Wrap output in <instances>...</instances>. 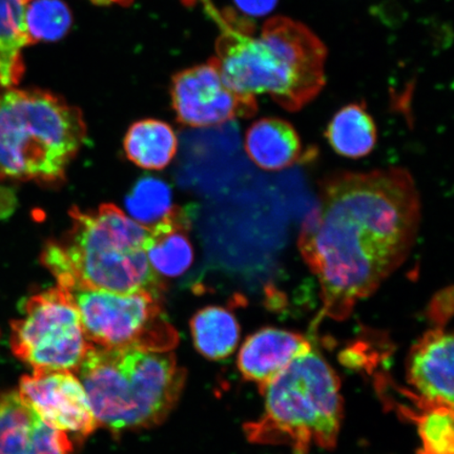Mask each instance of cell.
Here are the masks:
<instances>
[{"label": "cell", "instance_id": "7c38bea8", "mask_svg": "<svg viewBox=\"0 0 454 454\" xmlns=\"http://www.w3.org/2000/svg\"><path fill=\"white\" fill-rule=\"evenodd\" d=\"M60 430L45 424L17 391L0 395V454H72Z\"/></svg>", "mask_w": 454, "mask_h": 454}, {"label": "cell", "instance_id": "5b68a950", "mask_svg": "<svg viewBox=\"0 0 454 454\" xmlns=\"http://www.w3.org/2000/svg\"><path fill=\"white\" fill-rule=\"evenodd\" d=\"M88 137L83 114L41 90L0 94V177L59 185Z\"/></svg>", "mask_w": 454, "mask_h": 454}, {"label": "cell", "instance_id": "30bf717a", "mask_svg": "<svg viewBox=\"0 0 454 454\" xmlns=\"http://www.w3.org/2000/svg\"><path fill=\"white\" fill-rule=\"evenodd\" d=\"M19 395L45 424L79 439L92 434L98 423L83 386L69 371H33L22 377Z\"/></svg>", "mask_w": 454, "mask_h": 454}, {"label": "cell", "instance_id": "d4e9b609", "mask_svg": "<svg viewBox=\"0 0 454 454\" xmlns=\"http://www.w3.org/2000/svg\"><path fill=\"white\" fill-rule=\"evenodd\" d=\"M90 2L98 5H109L113 4L129 5L133 3V0H90Z\"/></svg>", "mask_w": 454, "mask_h": 454}, {"label": "cell", "instance_id": "4fadbf2b", "mask_svg": "<svg viewBox=\"0 0 454 454\" xmlns=\"http://www.w3.org/2000/svg\"><path fill=\"white\" fill-rule=\"evenodd\" d=\"M312 348L302 334L286 329L265 327L244 342L238 368L244 379L258 384L262 390L297 356Z\"/></svg>", "mask_w": 454, "mask_h": 454}, {"label": "cell", "instance_id": "9c48e42d", "mask_svg": "<svg viewBox=\"0 0 454 454\" xmlns=\"http://www.w3.org/2000/svg\"><path fill=\"white\" fill-rule=\"evenodd\" d=\"M170 95L178 121L187 127H218L258 110L255 98L226 84L213 59L175 75Z\"/></svg>", "mask_w": 454, "mask_h": 454}, {"label": "cell", "instance_id": "9a60e30c", "mask_svg": "<svg viewBox=\"0 0 454 454\" xmlns=\"http://www.w3.org/2000/svg\"><path fill=\"white\" fill-rule=\"evenodd\" d=\"M244 147L255 166L265 170H282L303 158L300 136L291 123L280 118H263L247 129Z\"/></svg>", "mask_w": 454, "mask_h": 454}, {"label": "cell", "instance_id": "2e32d148", "mask_svg": "<svg viewBox=\"0 0 454 454\" xmlns=\"http://www.w3.org/2000/svg\"><path fill=\"white\" fill-rule=\"evenodd\" d=\"M32 0H0V87L12 89L25 75L22 50L33 44L26 13Z\"/></svg>", "mask_w": 454, "mask_h": 454}, {"label": "cell", "instance_id": "7a4b0ae2", "mask_svg": "<svg viewBox=\"0 0 454 454\" xmlns=\"http://www.w3.org/2000/svg\"><path fill=\"white\" fill-rule=\"evenodd\" d=\"M224 26L212 59L237 93L269 95L296 112L325 88L327 49L309 27L281 16L266 21L258 36L247 22Z\"/></svg>", "mask_w": 454, "mask_h": 454}, {"label": "cell", "instance_id": "8fae6325", "mask_svg": "<svg viewBox=\"0 0 454 454\" xmlns=\"http://www.w3.org/2000/svg\"><path fill=\"white\" fill-rule=\"evenodd\" d=\"M407 379L421 396L423 411L453 408V337L444 328L426 333L412 346Z\"/></svg>", "mask_w": 454, "mask_h": 454}, {"label": "cell", "instance_id": "e0dca14e", "mask_svg": "<svg viewBox=\"0 0 454 454\" xmlns=\"http://www.w3.org/2000/svg\"><path fill=\"white\" fill-rule=\"evenodd\" d=\"M123 145L129 160L136 166L161 170L172 162L177 153L178 140L168 123L145 119L129 129Z\"/></svg>", "mask_w": 454, "mask_h": 454}, {"label": "cell", "instance_id": "277c9868", "mask_svg": "<svg viewBox=\"0 0 454 454\" xmlns=\"http://www.w3.org/2000/svg\"><path fill=\"white\" fill-rule=\"evenodd\" d=\"M77 372L98 426L116 434L163 422L185 385L170 351L93 346Z\"/></svg>", "mask_w": 454, "mask_h": 454}, {"label": "cell", "instance_id": "7402d4cb", "mask_svg": "<svg viewBox=\"0 0 454 454\" xmlns=\"http://www.w3.org/2000/svg\"><path fill=\"white\" fill-rule=\"evenodd\" d=\"M419 435L427 454H454L453 408L434 407L418 419Z\"/></svg>", "mask_w": 454, "mask_h": 454}, {"label": "cell", "instance_id": "d6986e66", "mask_svg": "<svg viewBox=\"0 0 454 454\" xmlns=\"http://www.w3.org/2000/svg\"><path fill=\"white\" fill-rule=\"evenodd\" d=\"M196 349L209 360H221L234 353L240 326L232 312L220 306L199 310L191 321Z\"/></svg>", "mask_w": 454, "mask_h": 454}, {"label": "cell", "instance_id": "484cf974", "mask_svg": "<svg viewBox=\"0 0 454 454\" xmlns=\"http://www.w3.org/2000/svg\"><path fill=\"white\" fill-rule=\"evenodd\" d=\"M419 454H427V453H425V452L421 451V452H419Z\"/></svg>", "mask_w": 454, "mask_h": 454}, {"label": "cell", "instance_id": "ba28073f", "mask_svg": "<svg viewBox=\"0 0 454 454\" xmlns=\"http://www.w3.org/2000/svg\"><path fill=\"white\" fill-rule=\"evenodd\" d=\"M11 323V348L33 371L77 372L93 348L69 294L59 286L26 300Z\"/></svg>", "mask_w": 454, "mask_h": 454}, {"label": "cell", "instance_id": "44dd1931", "mask_svg": "<svg viewBox=\"0 0 454 454\" xmlns=\"http://www.w3.org/2000/svg\"><path fill=\"white\" fill-rule=\"evenodd\" d=\"M71 25V11L62 0H35L28 4L26 27L33 44L59 41Z\"/></svg>", "mask_w": 454, "mask_h": 454}, {"label": "cell", "instance_id": "5bb4252c", "mask_svg": "<svg viewBox=\"0 0 454 454\" xmlns=\"http://www.w3.org/2000/svg\"><path fill=\"white\" fill-rule=\"evenodd\" d=\"M190 227V215L177 207L167 218L150 227L145 252L152 269L159 276L177 278L194 262Z\"/></svg>", "mask_w": 454, "mask_h": 454}, {"label": "cell", "instance_id": "3957f363", "mask_svg": "<svg viewBox=\"0 0 454 454\" xmlns=\"http://www.w3.org/2000/svg\"><path fill=\"white\" fill-rule=\"evenodd\" d=\"M72 226L60 241H50L42 262L59 282L113 293L149 292L161 297L166 289L152 269L145 247L149 229L114 204L95 211L73 207Z\"/></svg>", "mask_w": 454, "mask_h": 454}, {"label": "cell", "instance_id": "6da1fadb", "mask_svg": "<svg viewBox=\"0 0 454 454\" xmlns=\"http://www.w3.org/2000/svg\"><path fill=\"white\" fill-rule=\"evenodd\" d=\"M421 223V199L408 170L339 172L319 185L317 206L298 238L320 284L322 315L345 320L410 255Z\"/></svg>", "mask_w": 454, "mask_h": 454}, {"label": "cell", "instance_id": "ac0fdd59", "mask_svg": "<svg viewBox=\"0 0 454 454\" xmlns=\"http://www.w3.org/2000/svg\"><path fill=\"white\" fill-rule=\"evenodd\" d=\"M326 138L339 155L359 159L373 151L378 130L366 107L351 104L334 114L327 127Z\"/></svg>", "mask_w": 454, "mask_h": 454}, {"label": "cell", "instance_id": "8992f818", "mask_svg": "<svg viewBox=\"0 0 454 454\" xmlns=\"http://www.w3.org/2000/svg\"><path fill=\"white\" fill-rule=\"evenodd\" d=\"M261 393L264 412L246 426L249 440L287 445L294 454L336 446L343 416L340 380L314 348L294 359Z\"/></svg>", "mask_w": 454, "mask_h": 454}, {"label": "cell", "instance_id": "ffe728a7", "mask_svg": "<svg viewBox=\"0 0 454 454\" xmlns=\"http://www.w3.org/2000/svg\"><path fill=\"white\" fill-rule=\"evenodd\" d=\"M130 218L150 229L172 213L173 192L163 180L155 177L141 178L126 198Z\"/></svg>", "mask_w": 454, "mask_h": 454}, {"label": "cell", "instance_id": "603a6c76", "mask_svg": "<svg viewBox=\"0 0 454 454\" xmlns=\"http://www.w3.org/2000/svg\"><path fill=\"white\" fill-rule=\"evenodd\" d=\"M428 317L442 328L451 319L453 312V287H445L436 293L428 305Z\"/></svg>", "mask_w": 454, "mask_h": 454}, {"label": "cell", "instance_id": "cb8c5ba5", "mask_svg": "<svg viewBox=\"0 0 454 454\" xmlns=\"http://www.w3.org/2000/svg\"><path fill=\"white\" fill-rule=\"evenodd\" d=\"M237 8L251 17L269 15L276 8L278 0H234Z\"/></svg>", "mask_w": 454, "mask_h": 454}, {"label": "cell", "instance_id": "52a82bcc", "mask_svg": "<svg viewBox=\"0 0 454 454\" xmlns=\"http://www.w3.org/2000/svg\"><path fill=\"white\" fill-rule=\"evenodd\" d=\"M57 286L70 294L85 336L104 348L170 351L179 336L168 320L161 297L149 292L113 293L72 282Z\"/></svg>", "mask_w": 454, "mask_h": 454}]
</instances>
